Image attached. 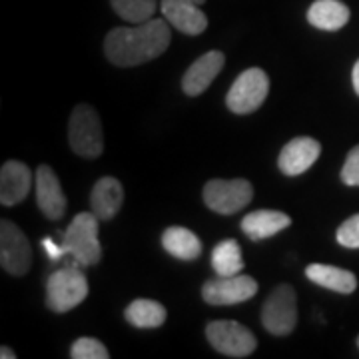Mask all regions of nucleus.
I'll return each mask as SVG.
<instances>
[{"label": "nucleus", "instance_id": "nucleus-1", "mask_svg": "<svg viewBox=\"0 0 359 359\" xmlns=\"http://www.w3.org/2000/svg\"><path fill=\"white\" fill-rule=\"evenodd\" d=\"M166 18H150L142 25L118 26L104 39V54L114 66H140L162 56L170 46L172 32Z\"/></svg>", "mask_w": 359, "mask_h": 359}, {"label": "nucleus", "instance_id": "nucleus-2", "mask_svg": "<svg viewBox=\"0 0 359 359\" xmlns=\"http://www.w3.org/2000/svg\"><path fill=\"white\" fill-rule=\"evenodd\" d=\"M98 228H100V219L90 210V212L78 214L68 226V230L65 231L62 245H65L66 254L72 256V259L84 268L96 266L102 259Z\"/></svg>", "mask_w": 359, "mask_h": 359}, {"label": "nucleus", "instance_id": "nucleus-3", "mask_svg": "<svg viewBox=\"0 0 359 359\" xmlns=\"http://www.w3.org/2000/svg\"><path fill=\"white\" fill-rule=\"evenodd\" d=\"M68 142L74 154L94 160L104 152V134L98 112L90 104H78L68 122Z\"/></svg>", "mask_w": 359, "mask_h": 359}, {"label": "nucleus", "instance_id": "nucleus-4", "mask_svg": "<svg viewBox=\"0 0 359 359\" xmlns=\"http://www.w3.org/2000/svg\"><path fill=\"white\" fill-rule=\"evenodd\" d=\"M88 280L78 268L54 271L46 282V306L54 313H66L88 297Z\"/></svg>", "mask_w": 359, "mask_h": 359}, {"label": "nucleus", "instance_id": "nucleus-5", "mask_svg": "<svg viewBox=\"0 0 359 359\" xmlns=\"http://www.w3.org/2000/svg\"><path fill=\"white\" fill-rule=\"evenodd\" d=\"M269 92V78L262 68H248L231 84L226 104L233 114H252L266 102Z\"/></svg>", "mask_w": 359, "mask_h": 359}, {"label": "nucleus", "instance_id": "nucleus-6", "mask_svg": "<svg viewBox=\"0 0 359 359\" xmlns=\"http://www.w3.org/2000/svg\"><path fill=\"white\" fill-rule=\"evenodd\" d=\"M205 337L210 346L228 358H248L256 351V335L242 323L231 320H219L208 323Z\"/></svg>", "mask_w": 359, "mask_h": 359}, {"label": "nucleus", "instance_id": "nucleus-7", "mask_svg": "<svg viewBox=\"0 0 359 359\" xmlns=\"http://www.w3.org/2000/svg\"><path fill=\"white\" fill-rule=\"evenodd\" d=\"M254 186L244 178L210 180L204 186L205 205L224 216H231L252 202Z\"/></svg>", "mask_w": 359, "mask_h": 359}, {"label": "nucleus", "instance_id": "nucleus-8", "mask_svg": "<svg viewBox=\"0 0 359 359\" xmlns=\"http://www.w3.org/2000/svg\"><path fill=\"white\" fill-rule=\"evenodd\" d=\"M262 323L271 335H290L297 325V295L287 283L278 285L264 304Z\"/></svg>", "mask_w": 359, "mask_h": 359}, {"label": "nucleus", "instance_id": "nucleus-9", "mask_svg": "<svg viewBox=\"0 0 359 359\" xmlns=\"http://www.w3.org/2000/svg\"><path fill=\"white\" fill-rule=\"evenodd\" d=\"M0 264L11 276H25L32 266V248L22 230L11 222H0Z\"/></svg>", "mask_w": 359, "mask_h": 359}, {"label": "nucleus", "instance_id": "nucleus-10", "mask_svg": "<svg viewBox=\"0 0 359 359\" xmlns=\"http://www.w3.org/2000/svg\"><path fill=\"white\" fill-rule=\"evenodd\" d=\"M257 294V282L250 276H218L202 287V297L210 306H238Z\"/></svg>", "mask_w": 359, "mask_h": 359}, {"label": "nucleus", "instance_id": "nucleus-11", "mask_svg": "<svg viewBox=\"0 0 359 359\" xmlns=\"http://www.w3.org/2000/svg\"><path fill=\"white\" fill-rule=\"evenodd\" d=\"M205 0H162L160 8L170 25L176 30L198 36L208 28V16L202 13V4Z\"/></svg>", "mask_w": 359, "mask_h": 359}, {"label": "nucleus", "instance_id": "nucleus-12", "mask_svg": "<svg viewBox=\"0 0 359 359\" xmlns=\"http://www.w3.org/2000/svg\"><path fill=\"white\" fill-rule=\"evenodd\" d=\"M34 184H36V204H39L40 212L52 222L62 219L66 212V196L54 170L46 164L39 166Z\"/></svg>", "mask_w": 359, "mask_h": 359}, {"label": "nucleus", "instance_id": "nucleus-13", "mask_svg": "<svg viewBox=\"0 0 359 359\" xmlns=\"http://www.w3.org/2000/svg\"><path fill=\"white\" fill-rule=\"evenodd\" d=\"M321 154V144L313 138L299 136L290 140L278 158V166L285 176H299L316 164Z\"/></svg>", "mask_w": 359, "mask_h": 359}, {"label": "nucleus", "instance_id": "nucleus-14", "mask_svg": "<svg viewBox=\"0 0 359 359\" xmlns=\"http://www.w3.org/2000/svg\"><path fill=\"white\" fill-rule=\"evenodd\" d=\"M226 65V56L219 50L205 52L194 62L182 78V88L188 96H200L214 82Z\"/></svg>", "mask_w": 359, "mask_h": 359}, {"label": "nucleus", "instance_id": "nucleus-15", "mask_svg": "<svg viewBox=\"0 0 359 359\" xmlns=\"http://www.w3.org/2000/svg\"><path fill=\"white\" fill-rule=\"evenodd\" d=\"M32 188V174L26 164L8 160L0 170V202L2 205H16L25 200Z\"/></svg>", "mask_w": 359, "mask_h": 359}, {"label": "nucleus", "instance_id": "nucleus-16", "mask_svg": "<svg viewBox=\"0 0 359 359\" xmlns=\"http://www.w3.org/2000/svg\"><path fill=\"white\" fill-rule=\"evenodd\" d=\"M122 202H124V188L116 178L104 176L94 184L90 194V208L100 222L114 218L122 208Z\"/></svg>", "mask_w": 359, "mask_h": 359}, {"label": "nucleus", "instance_id": "nucleus-17", "mask_svg": "<svg viewBox=\"0 0 359 359\" xmlns=\"http://www.w3.org/2000/svg\"><path fill=\"white\" fill-rule=\"evenodd\" d=\"M290 224H292V219L283 212L257 210V212H252L242 219V231L250 240L259 242V240H268V238L280 233L285 228H290Z\"/></svg>", "mask_w": 359, "mask_h": 359}, {"label": "nucleus", "instance_id": "nucleus-18", "mask_svg": "<svg viewBox=\"0 0 359 359\" xmlns=\"http://www.w3.org/2000/svg\"><path fill=\"white\" fill-rule=\"evenodd\" d=\"M308 22L318 30L335 32L349 22V8L341 0H316L309 6Z\"/></svg>", "mask_w": 359, "mask_h": 359}, {"label": "nucleus", "instance_id": "nucleus-19", "mask_svg": "<svg viewBox=\"0 0 359 359\" xmlns=\"http://www.w3.org/2000/svg\"><path fill=\"white\" fill-rule=\"evenodd\" d=\"M306 276L313 283L337 294H353L358 287V278L349 269L335 268V266L311 264L306 268Z\"/></svg>", "mask_w": 359, "mask_h": 359}, {"label": "nucleus", "instance_id": "nucleus-20", "mask_svg": "<svg viewBox=\"0 0 359 359\" xmlns=\"http://www.w3.org/2000/svg\"><path fill=\"white\" fill-rule=\"evenodd\" d=\"M162 245L170 256L184 259V262H192L202 254V242L200 238L190 231L188 228L182 226H172L162 233Z\"/></svg>", "mask_w": 359, "mask_h": 359}, {"label": "nucleus", "instance_id": "nucleus-21", "mask_svg": "<svg viewBox=\"0 0 359 359\" xmlns=\"http://www.w3.org/2000/svg\"><path fill=\"white\" fill-rule=\"evenodd\" d=\"M166 308L156 299H134L124 311L126 321L138 330L160 327L166 321Z\"/></svg>", "mask_w": 359, "mask_h": 359}, {"label": "nucleus", "instance_id": "nucleus-22", "mask_svg": "<svg viewBox=\"0 0 359 359\" xmlns=\"http://www.w3.org/2000/svg\"><path fill=\"white\" fill-rule=\"evenodd\" d=\"M212 266L218 276H238L244 269V257L242 250L236 240H224L219 242L212 252Z\"/></svg>", "mask_w": 359, "mask_h": 359}, {"label": "nucleus", "instance_id": "nucleus-23", "mask_svg": "<svg viewBox=\"0 0 359 359\" xmlns=\"http://www.w3.org/2000/svg\"><path fill=\"white\" fill-rule=\"evenodd\" d=\"M114 13L130 25H142L154 18L158 2L156 0H110Z\"/></svg>", "mask_w": 359, "mask_h": 359}, {"label": "nucleus", "instance_id": "nucleus-24", "mask_svg": "<svg viewBox=\"0 0 359 359\" xmlns=\"http://www.w3.org/2000/svg\"><path fill=\"white\" fill-rule=\"evenodd\" d=\"M70 358L72 359H108L110 353L102 341L94 339V337H80L72 344L70 349Z\"/></svg>", "mask_w": 359, "mask_h": 359}, {"label": "nucleus", "instance_id": "nucleus-25", "mask_svg": "<svg viewBox=\"0 0 359 359\" xmlns=\"http://www.w3.org/2000/svg\"><path fill=\"white\" fill-rule=\"evenodd\" d=\"M337 242L344 248H349V250H359V214L351 216L339 226Z\"/></svg>", "mask_w": 359, "mask_h": 359}, {"label": "nucleus", "instance_id": "nucleus-26", "mask_svg": "<svg viewBox=\"0 0 359 359\" xmlns=\"http://www.w3.org/2000/svg\"><path fill=\"white\" fill-rule=\"evenodd\" d=\"M341 180L346 186H359V146L351 148L347 160L341 168Z\"/></svg>", "mask_w": 359, "mask_h": 359}, {"label": "nucleus", "instance_id": "nucleus-27", "mask_svg": "<svg viewBox=\"0 0 359 359\" xmlns=\"http://www.w3.org/2000/svg\"><path fill=\"white\" fill-rule=\"evenodd\" d=\"M42 248L46 250V254H48V257H50L52 262H58V259H62L65 256H68L65 245H58L52 238H44V240H42Z\"/></svg>", "mask_w": 359, "mask_h": 359}, {"label": "nucleus", "instance_id": "nucleus-28", "mask_svg": "<svg viewBox=\"0 0 359 359\" xmlns=\"http://www.w3.org/2000/svg\"><path fill=\"white\" fill-rule=\"evenodd\" d=\"M351 80H353V90H355V94L359 96V60L353 66V74H351Z\"/></svg>", "mask_w": 359, "mask_h": 359}, {"label": "nucleus", "instance_id": "nucleus-29", "mask_svg": "<svg viewBox=\"0 0 359 359\" xmlns=\"http://www.w3.org/2000/svg\"><path fill=\"white\" fill-rule=\"evenodd\" d=\"M0 358H2V359H14V358H16V353H14L11 347H2V349H0Z\"/></svg>", "mask_w": 359, "mask_h": 359}, {"label": "nucleus", "instance_id": "nucleus-30", "mask_svg": "<svg viewBox=\"0 0 359 359\" xmlns=\"http://www.w3.org/2000/svg\"><path fill=\"white\" fill-rule=\"evenodd\" d=\"M358 347H359V337H358Z\"/></svg>", "mask_w": 359, "mask_h": 359}]
</instances>
